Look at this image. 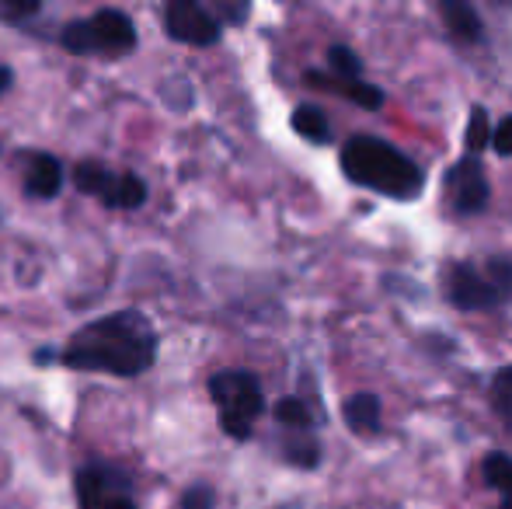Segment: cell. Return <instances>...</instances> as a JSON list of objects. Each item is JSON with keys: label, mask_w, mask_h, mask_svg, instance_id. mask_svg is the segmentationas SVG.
<instances>
[{"label": "cell", "mask_w": 512, "mask_h": 509, "mask_svg": "<svg viewBox=\"0 0 512 509\" xmlns=\"http://www.w3.org/2000/svg\"><path fill=\"white\" fill-rule=\"evenodd\" d=\"M60 360L67 363L70 370L136 377L154 367L157 332L147 314L126 307V311L105 314V318L77 328L67 346H63Z\"/></svg>", "instance_id": "1"}, {"label": "cell", "mask_w": 512, "mask_h": 509, "mask_svg": "<svg viewBox=\"0 0 512 509\" xmlns=\"http://www.w3.org/2000/svg\"><path fill=\"white\" fill-rule=\"evenodd\" d=\"M342 171L356 185L384 192L391 199H415L425 185L422 168L377 136H352L342 147Z\"/></svg>", "instance_id": "2"}, {"label": "cell", "mask_w": 512, "mask_h": 509, "mask_svg": "<svg viewBox=\"0 0 512 509\" xmlns=\"http://www.w3.org/2000/svg\"><path fill=\"white\" fill-rule=\"evenodd\" d=\"M209 398L220 408V426L234 440H248L251 426L262 415L265 394L255 374L248 370H220L209 377Z\"/></svg>", "instance_id": "3"}, {"label": "cell", "mask_w": 512, "mask_h": 509, "mask_svg": "<svg viewBox=\"0 0 512 509\" xmlns=\"http://www.w3.org/2000/svg\"><path fill=\"white\" fill-rule=\"evenodd\" d=\"M60 42L77 56L88 53H105V56H122L129 49H136V25L126 11L119 7H102L91 18H77L63 28Z\"/></svg>", "instance_id": "4"}, {"label": "cell", "mask_w": 512, "mask_h": 509, "mask_svg": "<svg viewBox=\"0 0 512 509\" xmlns=\"http://www.w3.org/2000/svg\"><path fill=\"white\" fill-rule=\"evenodd\" d=\"M74 182L81 192L102 199L108 210H140L147 203V182L133 171H112L105 164L84 161L77 164Z\"/></svg>", "instance_id": "5"}, {"label": "cell", "mask_w": 512, "mask_h": 509, "mask_svg": "<svg viewBox=\"0 0 512 509\" xmlns=\"http://www.w3.org/2000/svg\"><path fill=\"white\" fill-rule=\"evenodd\" d=\"M74 492L81 509H140L133 478L108 464H88L77 471Z\"/></svg>", "instance_id": "6"}, {"label": "cell", "mask_w": 512, "mask_h": 509, "mask_svg": "<svg viewBox=\"0 0 512 509\" xmlns=\"http://www.w3.org/2000/svg\"><path fill=\"white\" fill-rule=\"evenodd\" d=\"M164 28L175 42L185 46H216L223 35V25L216 14H209L196 0H171L164 7Z\"/></svg>", "instance_id": "7"}, {"label": "cell", "mask_w": 512, "mask_h": 509, "mask_svg": "<svg viewBox=\"0 0 512 509\" xmlns=\"http://www.w3.org/2000/svg\"><path fill=\"white\" fill-rule=\"evenodd\" d=\"M446 293H450V300L460 307V311H488V307H495L502 297H506L502 286L495 283L492 276H485V272H478L467 262H457L450 269Z\"/></svg>", "instance_id": "8"}, {"label": "cell", "mask_w": 512, "mask_h": 509, "mask_svg": "<svg viewBox=\"0 0 512 509\" xmlns=\"http://www.w3.org/2000/svg\"><path fill=\"white\" fill-rule=\"evenodd\" d=\"M446 192H450V203L457 213H481L488 206V178L481 168L478 157H460L450 171H446Z\"/></svg>", "instance_id": "9"}, {"label": "cell", "mask_w": 512, "mask_h": 509, "mask_svg": "<svg viewBox=\"0 0 512 509\" xmlns=\"http://www.w3.org/2000/svg\"><path fill=\"white\" fill-rule=\"evenodd\" d=\"M63 189V164L53 154H32L25 168V192L32 199H53Z\"/></svg>", "instance_id": "10"}, {"label": "cell", "mask_w": 512, "mask_h": 509, "mask_svg": "<svg viewBox=\"0 0 512 509\" xmlns=\"http://www.w3.org/2000/svg\"><path fill=\"white\" fill-rule=\"evenodd\" d=\"M439 14H443L446 28H450L453 39L460 42H481L485 39V28H481V18L471 4L464 0H439Z\"/></svg>", "instance_id": "11"}, {"label": "cell", "mask_w": 512, "mask_h": 509, "mask_svg": "<svg viewBox=\"0 0 512 509\" xmlns=\"http://www.w3.org/2000/svg\"><path fill=\"white\" fill-rule=\"evenodd\" d=\"M307 84H310V88H335L338 95H345L349 102L363 105V109H380V105H384V91H380L377 84H366V81H352V84H345V81H328V77H324V74H314V70L307 74Z\"/></svg>", "instance_id": "12"}, {"label": "cell", "mask_w": 512, "mask_h": 509, "mask_svg": "<svg viewBox=\"0 0 512 509\" xmlns=\"http://www.w3.org/2000/svg\"><path fill=\"white\" fill-rule=\"evenodd\" d=\"M345 422L352 433H377L380 429V398L370 391H359L345 398Z\"/></svg>", "instance_id": "13"}, {"label": "cell", "mask_w": 512, "mask_h": 509, "mask_svg": "<svg viewBox=\"0 0 512 509\" xmlns=\"http://www.w3.org/2000/svg\"><path fill=\"white\" fill-rule=\"evenodd\" d=\"M293 129L310 143H328L331 140V123L317 105H297L293 109Z\"/></svg>", "instance_id": "14"}, {"label": "cell", "mask_w": 512, "mask_h": 509, "mask_svg": "<svg viewBox=\"0 0 512 509\" xmlns=\"http://www.w3.org/2000/svg\"><path fill=\"white\" fill-rule=\"evenodd\" d=\"M485 485L502 496V503H512V457L509 454H488L485 457Z\"/></svg>", "instance_id": "15"}, {"label": "cell", "mask_w": 512, "mask_h": 509, "mask_svg": "<svg viewBox=\"0 0 512 509\" xmlns=\"http://www.w3.org/2000/svg\"><path fill=\"white\" fill-rule=\"evenodd\" d=\"M328 63H331V70L338 74V81H345V84H352V81H359V77H363V60H359L349 46H331L328 49Z\"/></svg>", "instance_id": "16"}, {"label": "cell", "mask_w": 512, "mask_h": 509, "mask_svg": "<svg viewBox=\"0 0 512 509\" xmlns=\"http://www.w3.org/2000/svg\"><path fill=\"white\" fill-rule=\"evenodd\" d=\"M492 136H495V129L488 126V112L481 109V105H474V109H471V123H467V150H471V157L481 154V150L492 143Z\"/></svg>", "instance_id": "17"}, {"label": "cell", "mask_w": 512, "mask_h": 509, "mask_svg": "<svg viewBox=\"0 0 512 509\" xmlns=\"http://www.w3.org/2000/svg\"><path fill=\"white\" fill-rule=\"evenodd\" d=\"M276 419L290 429H310V412L300 398H279L276 401Z\"/></svg>", "instance_id": "18"}, {"label": "cell", "mask_w": 512, "mask_h": 509, "mask_svg": "<svg viewBox=\"0 0 512 509\" xmlns=\"http://www.w3.org/2000/svg\"><path fill=\"white\" fill-rule=\"evenodd\" d=\"M492 394H495V408H499L506 419H512V367H506V370H499V374H495Z\"/></svg>", "instance_id": "19"}, {"label": "cell", "mask_w": 512, "mask_h": 509, "mask_svg": "<svg viewBox=\"0 0 512 509\" xmlns=\"http://www.w3.org/2000/svg\"><path fill=\"white\" fill-rule=\"evenodd\" d=\"M286 457L300 468H314L321 461V450H317L314 440H297V443H286Z\"/></svg>", "instance_id": "20"}, {"label": "cell", "mask_w": 512, "mask_h": 509, "mask_svg": "<svg viewBox=\"0 0 512 509\" xmlns=\"http://www.w3.org/2000/svg\"><path fill=\"white\" fill-rule=\"evenodd\" d=\"M28 14H39L35 0H0V18L4 21H21Z\"/></svg>", "instance_id": "21"}, {"label": "cell", "mask_w": 512, "mask_h": 509, "mask_svg": "<svg viewBox=\"0 0 512 509\" xmlns=\"http://www.w3.org/2000/svg\"><path fill=\"white\" fill-rule=\"evenodd\" d=\"M213 489L209 485H192L189 492H185V499H182V509H213Z\"/></svg>", "instance_id": "22"}, {"label": "cell", "mask_w": 512, "mask_h": 509, "mask_svg": "<svg viewBox=\"0 0 512 509\" xmlns=\"http://www.w3.org/2000/svg\"><path fill=\"white\" fill-rule=\"evenodd\" d=\"M492 147L499 150L502 157H512V116H509V119H502V123L495 126Z\"/></svg>", "instance_id": "23"}, {"label": "cell", "mask_w": 512, "mask_h": 509, "mask_svg": "<svg viewBox=\"0 0 512 509\" xmlns=\"http://www.w3.org/2000/svg\"><path fill=\"white\" fill-rule=\"evenodd\" d=\"M11 70H7V67H0V95H4V91H7V84H11Z\"/></svg>", "instance_id": "24"}, {"label": "cell", "mask_w": 512, "mask_h": 509, "mask_svg": "<svg viewBox=\"0 0 512 509\" xmlns=\"http://www.w3.org/2000/svg\"><path fill=\"white\" fill-rule=\"evenodd\" d=\"M499 509H512V503H502V506H499Z\"/></svg>", "instance_id": "25"}]
</instances>
